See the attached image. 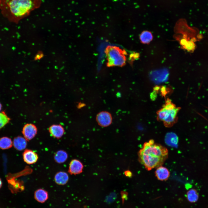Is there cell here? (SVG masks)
Listing matches in <instances>:
<instances>
[{
    "mask_svg": "<svg viewBox=\"0 0 208 208\" xmlns=\"http://www.w3.org/2000/svg\"><path fill=\"white\" fill-rule=\"evenodd\" d=\"M68 158L67 152L63 150L57 151L54 155V159L55 162L59 164L65 162Z\"/></svg>",
    "mask_w": 208,
    "mask_h": 208,
    "instance_id": "cell-15",
    "label": "cell"
},
{
    "mask_svg": "<svg viewBox=\"0 0 208 208\" xmlns=\"http://www.w3.org/2000/svg\"><path fill=\"white\" fill-rule=\"evenodd\" d=\"M10 120L4 112H0V129L8 123Z\"/></svg>",
    "mask_w": 208,
    "mask_h": 208,
    "instance_id": "cell-20",
    "label": "cell"
},
{
    "mask_svg": "<svg viewBox=\"0 0 208 208\" xmlns=\"http://www.w3.org/2000/svg\"><path fill=\"white\" fill-rule=\"evenodd\" d=\"M165 147L155 143L153 139L145 142L139 151L138 159L147 170L162 166L168 157Z\"/></svg>",
    "mask_w": 208,
    "mask_h": 208,
    "instance_id": "cell-2",
    "label": "cell"
},
{
    "mask_svg": "<svg viewBox=\"0 0 208 208\" xmlns=\"http://www.w3.org/2000/svg\"><path fill=\"white\" fill-rule=\"evenodd\" d=\"M96 120L100 126L102 127H106L111 124L112 118L110 113L106 111H103L97 114Z\"/></svg>",
    "mask_w": 208,
    "mask_h": 208,
    "instance_id": "cell-6",
    "label": "cell"
},
{
    "mask_svg": "<svg viewBox=\"0 0 208 208\" xmlns=\"http://www.w3.org/2000/svg\"><path fill=\"white\" fill-rule=\"evenodd\" d=\"M13 142L10 138L6 137L0 138V148L2 149H6L11 148Z\"/></svg>",
    "mask_w": 208,
    "mask_h": 208,
    "instance_id": "cell-19",
    "label": "cell"
},
{
    "mask_svg": "<svg viewBox=\"0 0 208 208\" xmlns=\"http://www.w3.org/2000/svg\"><path fill=\"white\" fill-rule=\"evenodd\" d=\"M168 76V71L166 69H162L152 72L150 76L155 82L159 83L164 82L167 79Z\"/></svg>",
    "mask_w": 208,
    "mask_h": 208,
    "instance_id": "cell-7",
    "label": "cell"
},
{
    "mask_svg": "<svg viewBox=\"0 0 208 208\" xmlns=\"http://www.w3.org/2000/svg\"><path fill=\"white\" fill-rule=\"evenodd\" d=\"M27 140L21 136L15 137L14 139L13 144L14 147L18 151H22L25 148L27 145Z\"/></svg>",
    "mask_w": 208,
    "mask_h": 208,
    "instance_id": "cell-13",
    "label": "cell"
},
{
    "mask_svg": "<svg viewBox=\"0 0 208 208\" xmlns=\"http://www.w3.org/2000/svg\"><path fill=\"white\" fill-rule=\"evenodd\" d=\"M156 168L155 174L157 179L161 181L167 180L170 176V172L168 170L162 166Z\"/></svg>",
    "mask_w": 208,
    "mask_h": 208,
    "instance_id": "cell-11",
    "label": "cell"
},
{
    "mask_svg": "<svg viewBox=\"0 0 208 208\" xmlns=\"http://www.w3.org/2000/svg\"><path fill=\"white\" fill-rule=\"evenodd\" d=\"M51 135L57 139L61 138L64 133L63 127L60 125L55 124L51 126L49 129Z\"/></svg>",
    "mask_w": 208,
    "mask_h": 208,
    "instance_id": "cell-10",
    "label": "cell"
},
{
    "mask_svg": "<svg viewBox=\"0 0 208 208\" xmlns=\"http://www.w3.org/2000/svg\"><path fill=\"white\" fill-rule=\"evenodd\" d=\"M41 3V0H0V9L9 21L17 23Z\"/></svg>",
    "mask_w": 208,
    "mask_h": 208,
    "instance_id": "cell-1",
    "label": "cell"
},
{
    "mask_svg": "<svg viewBox=\"0 0 208 208\" xmlns=\"http://www.w3.org/2000/svg\"><path fill=\"white\" fill-rule=\"evenodd\" d=\"M23 155L24 161L28 164H32L36 163L38 159L37 154L31 149L25 150Z\"/></svg>",
    "mask_w": 208,
    "mask_h": 208,
    "instance_id": "cell-9",
    "label": "cell"
},
{
    "mask_svg": "<svg viewBox=\"0 0 208 208\" xmlns=\"http://www.w3.org/2000/svg\"><path fill=\"white\" fill-rule=\"evenodd\" d=\"M42 53H39L37 54L36 57V58L40 59L42 57Z\"/></svg>",
    "mask_w": 208,
    "mask_h": 208,
    "instance_id": "cell-24",
    "label": "cell"
},
{
    "mask_svg": "<svg viewBox=\"0 0 208 208\" xmlns=\"http://www.w3.org/2000/svg\"><path fill=\"white\" fill-rule=\"evenodd\" d=\"M187 200L191 203L196 202L199 198V194L197 191L195 189H191L187 192Z\"/></svg>",
    "mask_w": 208,
    "mask_h": 208,
    "instance_id": "cell-17",
    "label": "cell"
},
{
    "mask_svg": "<svg viewBox=\"0 0 208 208\" xmlns=\"http://www.w3.org/2000/svg\"><path fill=\"white\" fill-rule=\"evenodd\" d=\"M196 45L194 42L191 40L188 41L187 44L182 48L190 52H192L195 50Z\"/></svg>",
    "mask_w": 208,
    "mask_h": 208,
    "instance_id": "cell-21",
    "label": "cell"
},
{
    "mask_svg": "<svg viewBox=\"0 0 208 208\" xmlns=\"http://www.w3.org/2000/svg\"><path fill=\"white\" fill-rule=\"evenodd\" d=\"M83 165L79 160L73 159L69 164L68 172L71 174L76 175L81 173L83 171Z\"/></svg>",
    "mask_w": 208,
    "mask_h": 208,
    "instance_id": "cell-8",
    "label": "cell"
},
{
    "mask_svg": "<svg viewBox=\"0 0 208 208\" xmlns=\"http://www.w3.org/2000/svg\"><path fill=\"white\" fill-rule=\"evenodd\" d=\"M2 107V105H1V104L0 103V112L1 110Z\"/></svg>",
    "mask_w": 208,
    "mask_h": 208,
    "instance_id": "cell-26",
    "label": "cell"
},
{
    "mask_svg": "<svg viewBox=\"0 0 208 208\" xmlns=\"http://www.w3.org/2000/svg\"><path fill=\"white\" fill-rule=\"evenodd\" d=\"M37 129L36 126L31 123H27L23 127L22 133L24 137L29 141L32 139L36 135Z\"/></svg>",
    "mask_w": 208,
    "mask_h": 208,
    "instance_id": "cell-5",
    "label": "cell"
},
{
    "mask_svg": "<svg viewBox=\"0 0 208 208\" xmlns=\"http://www.w3.org/2000/svg\"><path fill=\"white\" fill-rule=\"evenodd\" d=\"M34 196L35 199L38 201L42 203L47 199L48 194L47 192L45 190L39 189L35 192Z\"/></svg>",
    "mask_w": 208,
    "mask_h": 208,
    "instance_id": "cell-16",
    "label": "cell"
},
{
    "mask_svg": "<svg viewBox=\"0 0 208 208\" xmlns=\"http://www.w3.org/2000/svg\"><path fill=\"white\" fill-rule=\"evenodd\" d=\"M68 174L64 171H59L55 174L54 179L56 183L59 185L66 184L68 181Z\"/></svg>",
    "mask_w": 208,
    "mask_h": 208,
    "instance_id": "cell-12",
    "label": "cell"
},
{
    "mask_svg": "<svg viewBox=\"0 0 208 208\" xmlns=\"http://www.w3.org/2000/svg\"><path fill=\"white\" fill-rule=\"evenodd\" d=\"M2 182L1 179L0 178V189L2 187Z\"/></svg>",
    "mask_w": 208,
    "mask_h": 208,
    "instance_id": "cell-25",
    "label": "cell"
},
{
    "mask_svg": "<svg viewBox=\"0 0 208 208\" xmlns=\"http://www.w3.org/2000/svg\"><path fill=\"white\" fill-rule=\"evenodd\" d=\"M165 142L169 146L176 147L178 143V137L177 135L173 132L167 133L165 137Z\"/></svg>",
    "mask_w": 208,
    "mask_h": 208,
    "instance_id": "cell-14",
    "label": "cell"
},
{
    "mask_svg": "<svg viewBox=\"0 0 208 208\" xmlns=\"http://www.w3.org/2000/svg\"><path fill=\"white\" fill-rule=\"evenodd\" d=\"M104 52L107 60V66L122 67L126 64L127 53L125 50L116 46L108 45L105 48Z\"/></svg>",
    "mask_w": 208,
    "mask_h": 208,
    "instance_id": "cell-4",
    "label": "cell"
},
{
    "mask_svg": "<svg viewBox=\"0 0 208 208\" xmlns=\"http://www.w3.org/2000/svg\"><path fill=\"white\" fill-rule=\"evenodd\" d=\"M180 109L167 99L162 107L157 112V120L162 121L166 127H171L177 120V114Z\"/></svg>",
    "mask_w": 208,
    "mask_h": 208,
    "instance_id": "cell-3",
    "label": "cell"
},
{
    "mask_svg": "<svg viewBox=\"0 0 208 208\" xmlns=\"http://www.w3.org/2000/svg\"><path fill=\"white\" fill-rule=\"evenodd\" d=\"M139 55L138 53H135L132 54H131L130 55V59H133V60H135L137 58L139 57Z\"/></svg>",
    "mask_w": 208,
    "mask_h": 208,
    "instance_id": "cell-22",
    "label": "cell"
},
{
    "mask_svg": "<svg viewBox=\"0 0 208 208\" xmlns=\"http://www.w3.org/2000/svg\"><path fill=\"white\" fill-rule=\"evenodd\" d=\"M124 173L126 176L129 177H131L132 176V172L129 170L125 171Z\"/></svg>",
    "mask_w": 208,
    "mask_h": 208,
    "instance_id": "cell-23",
    "label": "cell"
},
{
    "mask_svg": "<svg viewBox=\"0 0 208 208\" xmlns=\"http://www.w3.org/2000/svg\"><path fill=\"white\" fill-rule=\"evenodd\" d=\"M153 36L151 32L144 31H143L140 36L141 42L143 44H148L153 39Z\"/></svg>",
    "mask_w": 208,
    "mask_h": 208,
    "instance_id": "cell-18",
    "label": "cell"
}]
</instances>
